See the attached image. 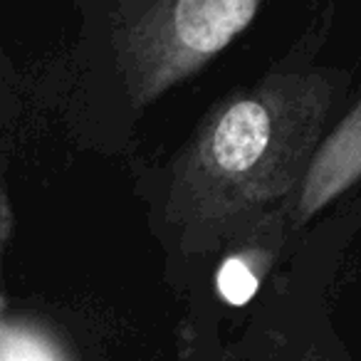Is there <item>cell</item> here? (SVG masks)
Segmentation results:
<instances>
[{
  "label": "cell",
  "mask_w": 361,
  "mask_h": 361,
  "mask_svg": "<svg viewBox=\"0 0 361 361\" xmlns=\"http://www.w3.org/2000/svg\"><path fill=\"white\" fill-rule=\"evenodd\" d=\"M319 23L252 85L218 99L166 164L144 171L149 223L183 257L223 252L287 206L322 136L349 104V70L317 60Z\"/></svg>",
  "instance_id": "obj_1"
},
{
  "label": "cell",
  "mask_w": 361,
  "mask_h": 361,
  "mask_svg": "<svg viewBox=\"0 0 361 361\" xmlns=\"http://www.w3.org/2000/svg\"><path fill=\"white\" fill-rule=\"evenodd\" d=\"M265 0H141L104 32L75 42L42 94L82 149L134 144L151 104L228 50Z\"/></svg>",
  "instance_id": "obj_2"
},
{
  "label": "cell",
  "mask_w": 361,
  "mask_h": 361,
  "mask_svg": "<svg viewBox=\"0 0 361 361\" xmlns=\"http://www.w3.org/2000/svg\"><path fill=\"white\" fill-rule=\"evenodd\" d=\"M361 178V97L346 106L317 144L295 196L287 201V228L295 235Z\"/></svg>",
  "instance_id": "obj_3"
},
{
  "label": "cell",
  "mask_w": 361,
  "mask_h": 361,
  "mask_svg": "<svg viewBox=\"0 0 361 361\" xmlns=\"http://www.w3.org/2000/svg\"><path fill=\"white\" fill-rule=\"evenodd\" d=\"M27 80L13 62L11 52L3 45L0 37V131L11 134L20 126L27 114Z\"/></svg>",
  "instance_id": "obj_4"
},
{
  "label": "cell",
  "mask_w": 361,
  "mask_h": 361,
  "mask_svg": "<svg viewBox=\"0 0 361 361\" xmlns=\"http://www.w3.org/2000/svg\"><path fill=\"white\" fill-rule=\"evenodd\" d=\"M141 0H77L80 11V32L75 42H85L90 37L104 32L114 23L124 20Z\"/></svg>",
  "instance_id": "obj_5"
},
{
  "label": "cell",
  "mask_w": 361,
  "mask_h": 361,
  "mask_svg": "<svg viewBox=\"0 0 361 361\" xmlns=\"http://www.w3.org/2000/svg\"><path fill=\"white\" fill-rule=\"evenodd\" d=\"M6 166H8V134H0V275H3V255L6 245L13 235V208L8 198V183H6ZM3 285H0V334H3Z\"/></svg>",
  "instance_id": "obj_6"
}]
</instances>
